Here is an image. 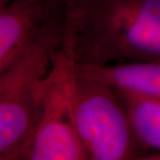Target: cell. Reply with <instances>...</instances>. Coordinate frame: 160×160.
<instances>
[{"mask_svg": "<svg viewBox=\"0 0 160 160\" xmlns=\"http://www.w3.org/2000/svg\"><path fill=\"white\" fill-rule=\"evenodd\" d=\"M62 50L84 66L160 62V0H65Z\"/></svg>", "mask_w": 160, "mask_h": 160, "instance_id": "6da1fadb", "label": "cell"}, {"mask_svg": "<svg viewBox=\"0 0 160 160\" xmlns=\"http://www.w3.org/2000/svg\"><path fill=\"white\" fill-rule=\"evenodd\" d=\"M69 103L75 127L88 160L146 159L115 89L73 62Z\"/></svg>", "mask_w": 160, "mask_h": 160, "instance_id": "7a4b0ae2", "label": "cell"}, {"mask_svg": "<svg viewBox=\"0 0 160 160\" xmlns=\"http://www.w3.org/2000/svg\"><path fill=\"white\" fill-rule=\"evenodd\" d=\"M64 30L40 40L0 72V160H21L34 125L40 86L62 50Z\"/></svg>", "mask_w": 160, "mask_h": 160, "instance_id": "3957f363", "label": "cell"}, {"mask_svg": "<svg viewBox=\"0 0 160 160\" xmlns=\"http://www.w3.org/2000/svg\"><path fill=\"white\" fill-rule=\"evenodd\" d=\"M72 66L61 50L40 86L34 125L21 160H88L70 109Z\"/></svg>", "mask_w": 160, "mask_h": 160, "instance_id": "277c9868", "label": "cell"}, {"mask_svg": "<svg viewBox=\"0 0 160 160\" xmlns=\"http://www.w3.org/2000/svg\"><path fill=\"white\" fill-rule=\"evenodd\" d=\"M65 0H12L0 6V72L30 47L65 29Z\"/></svg>", "mask_w": 160, "mask_h": 160, "instance_id": "5b68a950", "label": "cell"}, {"mask_svg": "<svg viewBox=\"0 0 160 160\" xmlns=\"http://www.w3.org/2000/svg\"><path fill=\"white\" fill-rule=\"evenodd\" d=\"M81 66L114 88L160 101L158 61H132L104 66Z\"/></svg>", "mask_w": 160, "mask_h": 160, "instance_id": "8992f818", "label": "cell"}, {"mask_svg": "<svg viewBox=\"0 0 160 160\" xmlns=\"http://www.w3.org/2000/svg\"><path fill=\"white\" fill-rule=\"evenodd\" d=\"M114 89L126 108L141 145L147 150L148 155L150 152H160L159 100L139 96L117 88Z\"/></svg>", "mask_w": 160, "mask_h": 160, "instance_id": "52a82bcc", "label": "cell"}, {"mask_svg": "<svg viewBox=\"0 0 160 160\" xmlns=\"http://www.w3.org/2000/svg\"><path fill=\"white\" fill-rule=\"evenodd\" d=\"M12 0H0V6H6V4H8Z\"/></svg>", "mask_w": 160, "mask_h": 160, "instance_id": "ba28073f", "label": "cell"}]
</instances>
